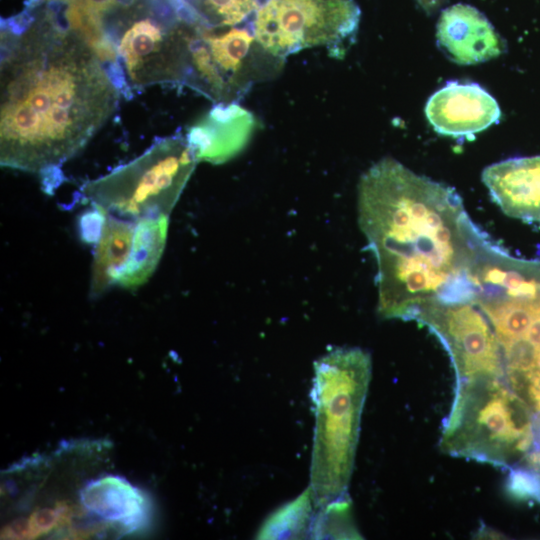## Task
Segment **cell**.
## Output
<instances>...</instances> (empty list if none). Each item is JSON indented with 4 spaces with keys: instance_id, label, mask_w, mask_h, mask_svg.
I'll use <instances>...</instances> for the list:
<instances>
[{
    "instance_id": "3957f363",
    "label": "cell",
    "mask_w": 540,
    "mask_h": 540,
    "mask_svg": "<svg viewBox=\"0 0 540 540\" xmlns=\"http://www.w3.org/2000/svg\"><path fill=\"white\" fill-rule=\"evenodd\" d=\"M371 368L370 354L356 347L333 349L314 363L309 487L316 508L347 495Z\"/></svg>"
},
{
    "instance_id": "9a60e30c",
    "label": "cell",
    "mask_w": 540,
    "mask_h": 540,
    "mask_svg": "<svg viewBox=\"0 0 540 540\" xmlns=\"http://www.w3.org/2000/svg\"><path fill=\"white\" fill-rule=\"evenodd\" d=\"M136 221L107 213L97 242L90 285V296H101L118 283L131 256Z\"/></svg>"
},
{
    "instance_id": "cb8c5ba5",
    "label": "cell",
    "mask_w": 540,
    "mask_h": 540,
    "mask_svg": "<svg viewBox=\"0 0 540 540\" xmlns=\"http://www.w3.org/2000/svg\"><path fill=\"white\" fill-rule=\"evenodd\" d=\"M68 0H30V6L35 5L36 3H45V4H65Z\"/></svg>"
},
{
    "instance_id": "8fae6325",
    "label": "cell",
    "mask_w": 540,
    "mask_h": 540,
    "mask_svg": "<svg viewBox=\"0 0 540 540\" xmlns=\"http://www.w3.org/2000/svg\"><path fill=\"white\" fill-rule=\"evenodd\" d=\"M259 122L237 102L215 103L187 129L186 139L197 160L221 164L249 143Z\"/></svg>"
},
{
    "instance_id": "277c9868",
    "label": "cell",
    "mask_w": 540,
    "mask_h": 540,
    "mask_svg": "<svg viewBox=\"0 0 540 540\" xmlns=\"http://www.w3.org/2000/svg\"><path fill=\"white\" fill-rule=\"evenodd\" d=\"M533 443L527 404L503 378L457 381L451 413L441 440L448 454L507 466Z\"/></svg>"
},
{
    "instance_id": "5bb4252c",
    "label": "cell",
    "mask_w": 540,
    "mask_h": 540,
    "mask_svg": "<svg viewBox=\"0 0 540 540\" xmlns=\"http://www.w3.org/2000/svg\"><path fill=\"white\" fill-rule=\"evenodd\" d=\"M85 508L102 520L119 524L131 532L141 528L148 517L142 492L119 476H106L87 484L81 491Z\"/></svg>"
},
{
    "instance_id": "44dd1931",
    "label": "cell",
    "mask_w": 540,
    "mask_h": 540,
    "mask_svg": "<svg viewBox=\"0 0 540 540\" xmlns=\"http://www.w3.org/2000/svg\"><path fill=\"white\" fill-rule=\"evenodd\" d=\"M107 213L94 206L93 210L85 212L79 219V231L81 238L87 243L98 242Z\"/></svg>"
},
{
    "instance_id": "d6986e66",
    "label": "cell",
    "mask_w": 540,
    "mask_h": 540,
    "mask_svg": "<svg viewBox=\"0 0 540 540\" xmlns=\"http://www.w3.org/2000/svg\"><path fill=\"white\" fill-rule=\"evenodd\" d=\"M314 516L312 539H360L354 526L349 498L343 496L322 507Z\"/></svg>"
},
{
    "instance_id": "7c38bea8",
    "label": "cell",
    "mask_w": 540,
    "mask_h": 540,
    "mask_svg": "<svg viewBox=\"0 0 540 540\" xmlns=\"http://www.w3.org/2000/svg\"><path fill=\"white\" fill-rule=\"evenodd\" d=\"M436 36L439 47L461 65L491 60L506 48L489 20L476 8L462 3L441 12Z\"/></svg>"
},
{
    "instance_id": "5b68a950",
    "label": "cell",
    "mask_w": 540,
    "mask_h": 540,
    "mask_svg": "<svg viewBox=\"0 0 540 540\" xmlns=\"http://www.w3.org/2000/svg\"><path fill=\"white\" fill-rule=\"evenodd\" d=\"M198 162L185 136H168L81 190L111 215L134 221L169 216Z\"/></svg>"
},
{
    "instance_id": "7402d4cb",
    "label": "cell",
    "mask_w": 540,
    "mask_h": 540,
    "mask_svg": "<svg viewBox=\"0 0 540 540\" xmlns=\"http://www.w3.org/2000/svg\"><path fill=\"white\" fill-rule=\"evenodd\" d=\"M532 436L536 447L535 451H540V410L532 421Z\"/></svg>"
},
{
    "instance_id": "52a82bcc",
    "label": "cell",
    "mask_w": 540,
    "mask_h": 540,
    "mask_svg": "<svg viewBox=\"0 0 540 540\" xmlns=\"http://www.w3.org/2000/svg\"><path fill=\"white\" fill-rule=\"evenodd\" d=\"M360 15L354 0H263L252 30L256 41L281 60L314 47L341 54L355 39Z\"/></svg>"
},
{
    "instance_id": "30bf717a",
    "label": "cell",
    "mask_w": 540,
    "mask_h": 540,
    "mask_svg": "<svg viewBox=\"0 0 540 540\" xmlns=\"http://www.w3.org/2000/svg\"><path fill=\"white\" fill-rule=\"evenodd\" d=\"M426 117L445 136L469 138L501 117L497 101L479 84L447 82L428 99Z\"/></svg>"
},
{
    "instance_id": "7a4b0ae2",
    "label": "cell",
    "mask_w": 540,
    "mask_h": 540,
    "mask_svg": "<svg viewBox=\"0 0 540 540\" xmlns=\"http://www.w3.org/2000/svg\"><path fill=\"white\" fill-rule=\"evenodd\" d=\"M48 6L1 30L0 163L42 175L87 145L120 96L94 47Z\"/></svg>"
},
{
    "instance_id": "9c48e42d",
    "label": "cell",
    "mask_w": 540,
    "mask_h": 540,
    "mask_svg": "<svg viewBox=\"0 0 540 540\" xmlns=\"http://www.w3.org/2000/svg\"><path fill=\"white\" fill-rule=\"evenodd\" d=\"M414 320L425 325L448 351L457 381L503 378V354L494 330L474 301L423 306Z\"/></svg>"
},
{
    "instance_id": "ffe728a7",
    "label": "cell",
    "mask_w": 540,
    "mask_h": 540,
    "mask_svg": "<svg viewBox=\"0 0 540 540\" xmlns=\"http://www.w3.org/2000/svg\"><path fill=\"white\" fill-rule=\"evenodd\" d=\"M506 490L514 499L540 502V473L523 468L512 469L507 477Z\"/></svg>"
},
{
    "instance_id": "603a6c76",
    "label": "cell",
    "mask_w": 540,
    "mask_h": 540,
    "mask_svg": "<svg viewBox=\"0 0 540 540\" xmlns=\"http://www.w3.org/2000/svg\"><path fill=\"white\" fill-rule=\"evenodd\" d=\"M446 0H417V2L424 8L426 12L435 11Z\"/></svg>"
},
{
    "instance_id": "ac0fdd59",
    "label": "cell",
    "mask_w": 540,
    "mask_h": 540,
    "mask_svg": "<svg viewBox=\"0 0 540 540\" xmlns=\"http://www.w3.org/2000/svg\"><path fill=\"white\" fill-rule=\"evenodd\" d=\"M315 507L308 487L294 500L282 505L262 523L257 539H300L311 535Z\"/></svg>"
},
{
    "instance_id": "e0dca14e",
    "label": "cell",
    "mask_w": 540,
    "mask_h": 540,
    "mask_svg": "<svg viewBox=\"0 0 540 540\" xmlns=\"http://www.w3.org/2000/svg\"><path fill=\"white\" fill-rule=\"evenodd\" d=\"M190 22L206 28L251 25L263 0H179Z\"/></svg>"
},
{
    "instance_id": "ba28073f",
    "label": "cell",
    "mask_w": 540,
    "mask_h": 540,
    "mask_svg": "<svg viewBox=\"0 0 540 540\" xmlns=\"http://www.w3.org/2000/svg\"><path fill=\"white\" fill-rule=\"evenodd\" d=\"M174 6V5H173ZM109 44L125 84V96L155 84L183 85L190 24L174 6L162 20L156 15H132Z\"/></svg>"
},
{
    "instance_id": "8992f818",
    "label": "cell",
    "mask_w": 540,
    "mask_h": 540,
    "mask_svg": "<svg viewBox=\"0 0 540 540\" xmlns=\"http://www.w3.org/2000/svg\"><path fill=\"white\" fill-rule=\"evenodd\" d=\"M283 64L256 41L252 25L215 29L193 25L183 85L215 103L236 102L253 84L276 76Z\"/></svg>"
},
{
    "instance_id": "2e32d148",
    "label": "cell",
    "mask_w": 540,
    "mask_h": 540,
    "mask_svg": "<svg viewBox=\"0 0 540 540\" xmlns=\"http://www.w3.org/2000/svg\"><path fill=\"white\" fill-rule=\"evenodd\" d=\"M168 217L136 220L131 256L118 281L119 285L134 289L153 273L164 250Z\"/></svg>"
},
{
    "instance_id": "4fadbf2b",
    "label": "cell",
    "mask_w": 540,
    "mask_h": 540,
    "mask_svg": "<svg viewBox=\"0 0 540 540\" xmlns=\"http://www.w3.org/2000/svg\"><path fill=\"white\" fill-rule=\"evenodd\" d=\"M482 181L506 215L540 226V155L509 158L487 166Z\"/></svg>"
},
{
    "instance_id": "6da1fadb",
    "label": "cell",
    "mask_w": 540,
    "mask_h": 540,
    "mask_svg": "<svg viewBox=\"0 0 540 540\" xmlns=\"http://www.w3.org/2000/svg\"><path fill=\"white\" fill-rule=\"evenodd\" d=\"M358 222L377 263L378 313L414 320L430 303L468 302L498 245L456 190L385 157L358 184Z\"/></svg>"
}]
</instances>
